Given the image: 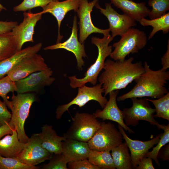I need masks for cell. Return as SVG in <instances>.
<instances>
[{
  "label": "cell",
  "mask_w": 169,
  "mask_h": 169,
  "mask_svg": "<svg viewBox=\"0 0 169 169\" xmlns=\"http://www.w3.org/2000/svg\"><path fill=\"white\" fill-rule=\"evenodd\" d=\"M11 101V121L17 131L19 141L26 143L29 138L25 134L24 128L25 121L28 116L30 107L36 100L35 95L33 93L17 94L13 93Z\"/></svg>",
  "instance_id": "obj_4"
},
{
  "label": "cell",
  "mask_w": 169,
  "mask_h": 169,
  "mask_svg": "<svg viewBox=\"0 0 169 169\" xmlns=\"http://www.w3.org/2000/svg\"><path fill=\"white\" fill-rule=\"evenodd\" d=\"M144 67V72L134 80L136 85L129 91L117 97L118 101L133 98L158 99L168 92L165 85L169 79V71L161 69L152 70L146 61Z\"/></svg>",
  "instance_id": "obj_2"
},
{
  "label": "cell",
  "mask_w": 169,
  "mask_h": 169,
  "mask_svg": "<svg viewBox=\"0 0 169 169\" xmlns=\"http://www.w3.org/2000/svg\"><path fill=\"white\" fill-rule=\"evenodd\" d=\"M129 148L126 142H122L111 151L113 162L117 169H132Z\"/></svg>",
  "instance_id": "obj_25"
},
{
  "label": "cell",
  "mask_w": 169,
  "mask_h": 169,
  "mask_svg": "<svg viewBox=\"0 0 169 169\" xmlns=\"http://www.w3.org/2000/svg\"><path fill=\"white\" fill-rule=\"evenodd\" d=\"M148 4L152 8L148 15L150 19L160 17L169 9V0H149Z\"/></svg>",
  "instance_id": "obj_31"
},
{
  "label": "cell",
  "mask_w": 169,
  "mask_h": 169,
  "mask_svg": "<svg viewBox=\"0 0 169 169\" xmlns=\"http://www.w3.org/2000/svg\"><path fill=\"white\" fill-rule=\"evenodd\" d=\"M53 153L43 147L38 133L33 134L16 158L28 165L36 166L45 161L49 160Z\"/></svg>",
  "instance_id": "obj_10"
},
{
  "label": "cell",
  "mask_w": 169,
  "mask_h": 169,
  "mask_svg": "<svg viewBox=\"0 0 169 169\" xmlns=\"http://www.w3.org/2000/svg\"><path fill=\"white\" fill-rule=\"evenodd\" d=\"M17 51L11 31L0 34V61L11 57Z\"/></svg>",
  "instance_id": "obj_28"
},
{
  "label": "cell",
  "mask_w": 169,
  "mask_h": 169,
  "mask_svg": "<svg viewBox=\"0 0 169 169\" xmlns=\"http://www.w3.org/2000/svg\"><path fill=\"white\" fill-rule=\"evenodd\" d=\"M119 90L110 92L109 99L102 110H97L93 114L97 118L103 120H110L115 121L122 126L125 131L130 133H135L134 131L128 127L124 122L123 111L119 108L116 102Z\"/></svg>",
  "instance_id": "obj_17"
},
{
  "label": "cell",
  "mask_w": 169,
  "mask_h": 169,
  "mask_svg": "<svg viewBox=\"0 0 169 169\" xmlns=\"http://www.w3.org/2000/svg\"><path fill=\"white\" fill-rule=\"evenodd\" d=\"M71 35L66 41L46 47L44 49L52 50L62 49L72 53L76 58L78 69L81 70L83 69V66L84 65L83 58L87 57V56L84 44L80 43L78 38L77 19L76 15L74 17Z\"/></svg>",
  "instance_id": "obj_15"
},
{
  "label": "cell",
  "mask_w": 169,
  "mask_h": 169,
  "mask_svg": "<svg viewBox=\"0 0 169 169\" xmlns=\"http://www.w3.org/2000/svg\"><path fill=\"white\" fill-rule=\"evenodd\" d=\"M38 134L44 148L53 154L61 153L62 142L66 139L64 136H58L52 126L47 124L43 126Z\"/></svg>",
  "instance_id": "obj_23"
},
{
  "label": "cell",
  "mask_w": 169,
  "mask_h": 169,
  "mask_svg": "<svg viewBox=\"0 0 169 169\" xmlns=\"http://www.w3.org/2000/svg\"><path fill=\"white\" fill-rule=\"evenodd\" d=\"M64 136L66 138L88 142L100 128L101 122L93 114L76 112Z\"/></svg>",
  "instance_id": "obj_6"
},
{
  "label": "cell",
  "mask_w": 169,
  "mask_h": 169,
  "mask_svg": "<svg viewBox=\"0 0 169 169\" xmlns=\"http://www.w3.org/2000/svg\"><path fill=\"white\" fill-rule=\"evenodd\" d=\"M98 2V0H93L90 2L88 0H82L76 12L79 19V40L81 44H84L88 37L93 33H100L103 35L110 34L109 28H99L95 26L92 22L91 13Z\"/></svg>",
  "instance_id": "obj_12"
},
{
  "label": "cell",
  "mask_w": 169,
  "mask_h": 169,
  "mask_svg": "<svg viewBox=\"0 0 169 169\" xmlns=\"http://www.w3.org/2000/svg\"><path fill=\"white\" fill-rule=\"evenodd\" d=\"M14 129V126L11 121L6 124L0 126V139L5 135L12 134Z\"/></svg>",
  "instance_id": "obj_40"
},
{
  "label": "cell",
  "mask_w": 169,
  "mask_h": 169,
  "mask_svg": "<svg viewBox=\"0 0 169 169\" xmlns=\"http://www.w3.org/2000/svg\"><path fill=\"white\" fill-rule=\"evenodd\" d=\"M105 8H102L98 2L95 7L107 18L113 38L117 35L121 36L129 28L136 25V21L133 18L124 13L120 14L115 10L111 3H105Z\"/></svg>",
  "instance_id": "obj_13"
},
{
  "label": "cell",
  "mask_w": 169,
  "mask_h": 169,
  "mask_svg": "<svg viewBox=\"0 0 169 169\" xmlns=\"http://www.w3.org/2000/svg\"><path fill=\"white\" fill-rule=\"evenodd\" d=\"M3 10L2 8H0V12H1V11Z\"/></svg>",
  "instance_id": "obj_44"
},
{
  "label": "cell",
  "mask_w": 169,
  "mask_h": 169,
  "mask_svg": "<svg viewBox=\"0 0 169 169\" xmlns=\"http://www.w3.org/2000/svg\"><path fill=\"white\" fill-rule=\"evenodd\" d=\"M114 39L110 34L104 35L102 38L93 37L91 42L98 48V55L94 63L87 69L82 78H78L76 75L68 77L69 85L74 89L82 87L88 82L93 85L96 84L100 73L103 69L105 60L112 51V46L109 44Z\"/></svg>",
  "instance_id": "obj_3"
},
{
  "label": "cell",
  "mask_w": 169,
  "mask_h": 169,
  "mask_svg": "<svg viewBox=\"0 0 169 169\" xmlns=\"http://www.w3.org/2000/svg\"><path fill=\"white\" fill-rule=\"evenodd\" d=\"M152 102L155 107L156 114L154 117H159L169 120V92L156 100L146 98Z\"/></svg>",
  "instance_id": "obj_29"
},
{
  "label": "cell",
  "mask_w": 169,
  "mask_h": 169,
  "mask_svg": "<svg viewBox=\"0 0 169 169\" xmlns=\"http://www.w3.org/2000/svg\"><path fill=\"white\" fill-rule=\"evenodd\" d=\"M78 88V94L74 99L67 104L59 105L56 109L55 113L57 119H60L63 114L73 105L81 107L89 101L93 100L97 102L103 108L108 101L105 97L102 95L104 91L100 83L93 87L84 85Z\"/></svg>",
  "instance_id": "obj_9"
},
{
  "label": "cell",
  "mask_w": 169,
  "mask_h": 169,
  "mask_svg": "<svg viewBox=\"0 0 169 169\" xmlns=\"http://www.w3.org/2000/svg\"><path fill=\"white\" fill-rule=\"evenodd\" d=\"M161 69L164 70H166L169 68V40L168 39L167 48L166 52L161 58Z\"/></svg>",
  "instance_id": "obj_41"
},
{
  "label": "cell",
  "mask_w": 169,
  "mask_h": 169,
  "mask_svg": "<svg viewBox=\"0 0 169 169\" xmlns=\"http://www.w3.org/2000/svg\"><path fill=\"white\" fill-rule=\"evenodd\" d=\"M18 24L16 21H0V34L11 32Z\"/></svg>",
  "instance_id": "obj_38"
},
{
  "label": "cell",
  "mask_w": 169,
  "mask_h": 169,
  "mask_svg": "<svg viewBox=\"0 0 169 169\" xmlns=\"http://www.w3.org/2000/svg\"><path fill=\"white\" fill-rule=\"evenodd\" d=\"M147 39L145 32L133 28H129L113 43L114 49L110 56L115 61H123L130 54L136 53L146 45Z\"/></svg>",
  "instance_id": "obj_5"
},
{
  "label": "cell",
  "mask_w": 169,
  "mask_h": 169,
  "mask_svg": "<svg viewBox=\"0 0 169 169\" xmlns=\"http://www.w3.org/2000/svg\"><path fill=\"white\" fill-rule=\"evenodd\" d=\"M169 145L166 146L164 149L163 151V154L161 158L163 160L166 161L169 160Z\"/></svg>",
  "instance_id": "obj_42"
},
{
  "label": "cell",
  "mask_w": 169,
  "mask_h": 169,
  "mask_svg": "<svg viewBox=\"0 0 169 169\" xmlns=\"http://www.w3.org/2000/svg\"><path fill=\"white\" fill-rule=\"evenodd\" d=\"M134 60L131 57L123 61L108 59L105 61L104 70L98 78L104 96L113 91L125 88L144 72L142 62L133 63Z\"/></svg>",
  "instance_id": "obj_1"
},
{
  "label": "cell",
  "mask_w": 169,
  "mask_h": 169,
  "mask_svg": "<svg viewBox=\"0 0 169 169\" xmlns=\"http://www.w3.org/2000/svg\"><path fill=\"white\" fill-rule=\"evenodd\" d=\"M48 164L42 167L44 169H68L66 161L61 153L54 154Z\"/></svg>",
  "instance_id": "obj_35"
},
{
  "label": "cell",
  "mask_w": 169,
  "mask_h": 169,
  "mask_svg": "<svg viewBox=\"0 0 169 169\" xmlns=\"http://www.w3.org/2000/svg\"><path fill=\"white\" fill-rule=\"evenodd\" d=\"M110 151H98L90 149L88 160L93 164L103 169H115Z\"/></svg>",
  "instance_id": "obj_26"
},
{
  "label": "cell",
  "mask_w": 169,
  "mask_h": 169,
  "mask_svg": "<svg viewBox=\"0 0 169 169\" xmlns=\"http://www.w3.org/2000/svg\"><path fill=\"white\" fill-rule=\"evenodd\" d=\"M53 71L51 68L33 73L15 82L17 94L38 91L46 86L51 85L55 80L52 77Z\"/></svg>",
  "instance_id": "obj_14"
},
{
  "label": "cell",
  "mask_w": 169,
  "mask_h": 169,
  "mask_svg": "<svg viewBox=\"0 0 169 169\" xmlns=\"http://www.w3.org/2000/svg\"><path fill=\"white\" fill-rule=\"evenodd\" d=\"M161 129L164 132L161 135L157 145L153 148L151 151H148L144 157H149L153 159L158 165H159L158 160L159 153L162 147L169 142V125H163Z\"/></svg>",
  "instance_id": "obj_30"
},
{
  "label": "cell",
  "mask_w": 169,
  "mask_h": 169,
  "mask_svg": "<svg viewBox=\"0 0 169 169\" xmlns=\"http://www.w3.org/2000/svg\"><path fill=\"white\" fill-rule=\"evenodd\" d=\"M136 169H155L152 164V159L149 157H144L138 164Z\"/></svg>",
  "instance_id": "obj_39"
},
{
  "label": "cell",
  "mask_w": 169,
  "mask_h": 169,
  "mask_svg": "<svg viewBox=\"0 0 169 169\" xmlns=\"http://www.w3.org/2000/svg\"><path fill=\"white\" fill-rule=\"evenodd\" d=\"M0 8H2L3 10H6V8L0 3Z\"/></svg>",
  "instance_id": "obj_43"
},
{
  "label": "cell",
  "mask_w": 169,
  "mask_h": 169,
  "mask_svg": "<svg viewBox=\"0 0 169 169\" xmlns=\"http://www.w3.org/2000/svg\"><path fill=\"white\" fill-rule=\"evenodd\" d=\"M24 143L19 140L15 129L12 134L0 139V155L6 157L16 158L23 149Z\"/></svg>",
  "instance_id": "obj_24"
},
{
  "label": "cell",
  "mask_w": 169,
  "mask_h": 169,
  "mask_svg": "<svg viewBox=\"0 0 169 169\" xmlns=\"http://www.w3.org/2000/svg\"><path fill=\"white\" fill-rule=\"evenodd\" d=\"M131 100L132 106L129 108H125L122 111L126 125L136 126L140 120H143L161 129L162 125L160 124L154 119L153 114L155 110L150 106L148 101L146 98L139 99L133 98Z\"/></svg>",
  "instance_id": "obj_8"
},
{
  "label": "cell",
  "mask_w": 169,
  "mask_h": 169,
  "mask_svg": "<svg viewBox=\"0 0 169 169\" xmlns=\"http://www.w3.org/2000/svg\"><path fill=\"white\" fill-rule=\"evenodd\" d=\"M49 67L42 56L37 53L21 61L7 75L15 82L33 73L46 69Z\"/></svg>",
  "instance_id": "obj_16"
},
{
  "label": "cell",
  "mask_w": 169,
  "mask_h": 169,
  "mask_svg": "<svg viewBox=\"0 0 169 169\" xmlns=\"http://www.w3.org/2000/svg\"><path fill=\"white\" fill-rule=\"evenodd\" d=\"M42 46L41 43L32 46H29L17 51L11 57L0 61V79L8 73L17 64L24 59L38 53Z\"/></svg>",
  "instance_id": "obj_21"
},
{
  "label": "cell",
  "mask_w": 169,
  "mask_h": 169,
  "mask_svg": "<svg viewBox=\"0 0 169 169\" xmlns=\"http://www.w3.org/2000/svg\"><path fill=\"white\" fill-rule=\"evenodd\" d=\"M24 12L22 22L16 26L11 31L17 51L22 49L23 44L26 42H34L33 37L34 28L38 21L41 19L42 14L40 12L32 13L30 10Z\"/></svg>",
  "instance_id": "obj_11"
},
{
  "label": "cell",
  "mask_w": 169,
  "mask_h": 169,
  "mask_svg": "<svg viewBox=\"0 0 169 169\" xmlns=\"http://www.w3.org/2000/svg\"><path fill=\"white\" fill-rule=\"evenodd\" d=\"M82 0H65L52 2L42 7V14L49 13L55 17L58 23V31L56 43H60L63 36L60 33L61 23L68 12L73 10L77 12Z\"/></svg>",
  "instance_id": "obj_19"
},
{
  "label": "cell",
  "mask_w": 169,
  "mask_h": 169,
  "mask_svg": "<svg viewBox=\"0 0 169 169\" xmlns=\"http://www.w3.org/2000/svg\"><path fill=\"white\" fill-rule=\"evenodd\" d=\"M59 0H23L19 4L13 8V10L15 12L30 10L33 8L37 7L45 6L50 3Z\"/></svg>",
  "instance_id": "obj_34"
},
{
  "label": "cell",
  "mask_w": 169,
  "mask_h": 169,
  "mask_svg": "<svg viewBox=\"0 0 169 169\" xmlns=\"http://www.w3.org/2000/svg\"><path fill=\"white\" fill-rule=\"evenodd\" d=\"M123 139L122 134L114 124L103 122L87 143L90 149L111 151L123 142Z\"/></svg>",
  "instance_id": "obj_7"
},
{
  "label": "cell",
  "mask_w": 169,
  "mask_h": 169,
  "mask_svg": "<svg viewBox=\"0 0 169 169\" xmlns=\"http://www.w3.org/2000/svg\"><path fill=\"white\" fill-rule=\"evenodd\" d=\"M111 3L136 21L139 22L148 15L150 10L144 2L136 3L131 0H110Z\"/></svg>",
  "instance_id": "obj_22"
},
{
  "label": "cell",
  "mask_w": 169,
  "mask_h": 169,
  "mask_svg": "<svg viewBox=\"0 0 169 169\" xmlns=\"http://www.w3.org/2000/svg\"><path fill=\"white\" fill-rule=\"evenodd\" d=\"M90 150L87 142L67 138L62 142L61 154L68 163L88 159Z\"/></svg>",
  "instance_id": "obj_20"
},
{
  "label": "cell",
  "mask_w": 169,
  "mask_h": 169,
  "mask_svg": "<svg viewBox=\"0 0 169 169\" xmlns=\"http://www.w3.org/2000/svg\"><path fill=\"white\" fill-rule=\"evenodd\" d=\"M139 23L143 26H150L153 28L148 37L149 39H151L157 32L160 30H161L164 34L169 32V13L153 19L148 20L143 18Z\"/></svg>",
  "instance_id": "obj_27"
},
{
  "label": "cell",
  "mask_w": 169,
  "mask_h": 169,
  "mask_svg": "<svg viewBox=\"0 0 169 169\" xmlns=\"http://www.w3.org/2000/svg\"><path fill=\"white\" fill-rule=\"evenodd\" d=\"M7 107L5 103L0 99V126L6 124L11 120V113Z\"/></svg>",
  "instance_id": "obj_37"
},
{
  "label": "cell",
  "mask_w": 169,
  "mask_h": 169,
  "mask_svg": "<svg viewBox=\"0 0 169 169\" xmlns=\"http://www.w3.org/2000/svg\"><path fill=\"white\" fill-rule=\"evenodd\" d=\"M17 88L15 82L13 81L7 75L0 79V97H2L3 101L9 109L11 107V101L8 99L7 95L9 93H13L16 91Z\"/></svg>",
  "instance_id": "obj_32"
},
{
  "label": "cell",
  "mask_w": 169,
  "mask_h": 169,
  "mask_svg": "<svg viewBox=\"0 0 169 169\" xmlns=\"http://www.w3.org/2000/svg\"><path fill=\"white\" fill-rule=\"evenodd\" d=\"M39 167L23 163L16 158L6 157L0 155V169H38Z\"/></svg>",
  "instance_id": "obj_33"
},
{
  "label": "cell",
  "mask_w": 169,
  "mask_h": 169,
  "mask_svg": "<svg viewBox=\"0 0 169 169\" xmlns=\"http://www.w3.org/2000/svg\"><path fill=\"white\" fill-rule=\"evenodd\" d=\"M69 169H100L98 166L92 164L88 159H85L68 163Z\"/></svg>",
  "instance_id": "obj_36"
},
{
  "label": "cell",
  "mask_w": 169,
  "mask_h": 169,
  "mask_svg": "<svg viewBox=\"0 0 169 169\" xmlns=\"http://www.w3.org/2000/svg\"><path fill=\"white\" fill-rule=\"evenodd\" d=\"M118 127L130 151L132 168L136 169L149 150L157 144L162 133L150 140L143 141L130 139L122 126L118 124Z\"/></svg>",
  "instance_id": "obj_18"
}]
</instances>
